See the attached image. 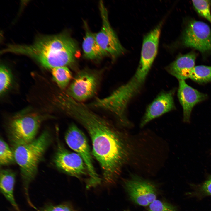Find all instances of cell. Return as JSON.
<instances>
[{
  "instance_id": "cell-3",
  "label": "cell",
  "mask_w": 211,
  "mask_h": 211,
  "mask_svg": "<svg viewBox=\"0 0 211 211\" xmlns=\"http://www.w3.org/2000/svg\"><path fill=\"white\" fill-rule=\"evenodd\" d=\"M52 141L49 131L45 130L32 142L13 148L16 163L19 166L25 194L31 206L29 194L30 183L36 176L38 167Z\"/></svg>"
},
{
  "instance_id": "cell-22",
  "label": "cell",
  "mask_w": 211,
  "mask_h": 211,
  "mask_svg": "<svg viewBox=\"0 0 211 211\" xmlns=\"http://www.w3.org/2000/svg\"><path fill=\"white\" fill-rule=\"evenodd\" d=\"M38 211H76L73 207L68 203L54 205H49Z\"/></svg>"
},
{
  "instance_id": "cell-20",
  "label": "cell",
  "mask_w": 211,
  "mask_h": 211,
  "mask_svg": "<svg viewBox=\"0 0 211 211\" xmlns=\"http://www.w3.org/2000/svg\"><path fill=\"white\" fill-rule=\"evenodd\" d=\"M12 80L11 75L9 70L4 66L1 65L0 68V93L3 94L9 87Z\"/></svg>"
},
{
  "instance_id": "cell-8",
  "label": "cell",
  "mask_w": 211,
  "mask_h": 211,
  "mask_svg": "<svg viewBox=\"0 0 211 211\" xmlns=\"http://www.w3.org/2000/svg\"><path fill=\"white\" fill-rule=\"evenodd\" d=\"M99 7L102 26L100 31L95 34V38L101 48L110 55L113 59H115L124 54L125 50L110 25L107 10L101 1L99 2Z\"/></svg>"
},
{
  "instance_id": "cell-14",
  "label": "cell",
  "mask_w": 211,
  "mask_h": 211,
  "mask_svg": "<svg viewBox=\"0 0 211 211\" xmlns=\"http://www.w3.org/2000/svg\"><path fill=\"white\" fill-rule=\"evenodd\" d=\"M0 173L1 192L16 211H21L14 196L16 173L10 169H2L1 170Z\"/></svg>"
},
{
  "instance_id": "cell-7",
  "label": "cell",
  "mask_w": 211,
  "mask_h": 211,
  "mask_svg": "<svg viewBox=\"0 0 211 211\" xmlns=\"http://www.w3.org/2000/svg\"><path fill=\"white\" fill-rule=\"evenodd\" d=\"M101 73L85 69L78 72L67 90V93L79 102L93 96L99 85Z\"/></svg>"
},
{
  "instance_id": "cell-4",
  "label": "cell",
  "mask_w": 211,
  "mask_h": 211,
  "mask_svg": "<svg viewBox=\"0 0 211 211\" xmlns=\"http://www.w3.org/2000/svg\"><path fill=\"white\" fill-rule=\"evenodd\" d=\"M45 118L42 115L30 113L20 115L12 119L8 124L7 133L13 148L34 140Z\"/></svg>"
},
{
  "instance_id": "cell-23",
  "label": "cell",
  "mask_w": 211,
  "mask_h": 211,
  "mask_svg": "<svg viewBox=\"0 0 211 211\" xmlns=\"http://www.w3.org/2000/svg\"><path fill=\"white\" fill-rule=\"evenodd\" d=\"M201 190L204 194L211 196V177L202 184Z\"/></svg>"
},
{
  "instance_id": "cell-1",
  "label": "cell",
  "mask_w": 211,
  "mask_h": 211,
  "mask_svg": "<svg viewBox=\"0 0 211 211\" xmlns=\"http://www.w3.org/2000/svg\"><path fill=\"white\" fill-rule=\"evenodd\" d=\"M63 109L88 132L92 142V154L101 166L104 182L114 183L128 155L122 135L87 105L71 97L65 101Z\"/></svg>"
},
{
  "instance_id": "cell-17",
  "label": "cell",
  "mask_w": 211,
  "mask_h": 211,
  "mask_svg": "<svg viewBox=\"0 0 211 211\" xmlns=\"http://www.w3.org/2000/svg\"><path fill=\"white\" fill-rule=\"evenodd\" d=\"M53 78L58 86L62 89L65 88L72 78V74L66 66L60 67L52 69Z\"/></svg>"
},
{
  "instance_id": "cell-13",
  "label": "cell",
  "mask_w": 211,
  "mask_h": 211,
  "mask_svg": "<svg viewBox=\"0 0 211 211\" xmlns=\"http://www.w3.org/2000/svg\"><path fill=\"white\" fill-rule=\"evenodd\" d=\"M197 56V54L194 51L185 54L180 55L177 56L173 61L166 66V70L178 80H181L185 73L195 66Z\"/></svg>"
},
{
  "instance_id": "cell-24",
  "label": "cell",
  "mask_w": 211,
  "mask_h": 211,
  "mask_svg": "<svg viewBox=\"0 0 211 211\" xmlns=\"http://www.w3.org/2000/svg\"><path fill=\"white\" fill-rule=\"evenodd\" d=\"M125 211H130V210L128 209V210H125Z\"/></svg>"
},
{
  "instance_id": "cell-21",
  "label": "cell",
  "mask_w": 211,
  "mask_h": 211,
  "mask_svg": "<svg viewBox=\"0 0 211 211\" xmlns=\"http://www.w3.org/2000/svg\"><path fill=\"white\" fill-rule=\"evenodd\" d=\"M147 211H176L171 205L164 201L156 199L149 205Z\"/></svg>"
},
{
  "instance_id": "cell-19",
  "label": "cell",
  "mask_w": 211,
  "mask_h": 211,
  "mask_svg": "<svg viewBox=\"0 0 211 211\" xmlns=\"http://www.w3.org/2000/svg\"><path fill=\"white\" fill-rule=\"evenodd\" d=\"M193 6L198 14L211 24L210 6L211 1L208 0H192Z\"/></svg>"
},
{
  "instance_id": "cell-18",
  "label": "cell",
  "mask_w": 211,
  "mask_h": 211,
  "mask_svg": "<svg viewBox=\"0 0 211 211\" xmlns=\"http://www.w3.org/2000/svg\"><path fill=\"white\" fill-rule=\"evenodd\" d=\"M13 149L1 137L0 140V164L7 166L16 163Z\"/></svg>"
},
{
  "instance_id": "cell-15",
  "label": "cell",
  "mask_w": 211,
  "mask_h": 211,
  "mask_svg": "<svg viewBox=\"0 0 211 211\" xmlns=\"http://www.w3.org/2000/svg\"><path fill=\"white\" fill-rule=\"evenodd\" d=\"M82 47L84 57L89 59H99L108 55L98 43L95 34L88 30L86 31Z\"/></svg>"
},
{
  "instance_id": "cell-6",
  "label": "cell",
  "mask_w": 211,
  "mask_h": 211,
  "mask_svg": "<svg viewBox=\"0 0 211 211\" xmlns=\"http://www.w3.org/2000/svg\"><path fill=\"white\" fill-rule=\"evenodd\" d=\"M180 40L183 47L194 48L203 55L211 54V29L205 22L189 19Z\"/></svg>"
},
{
  "instance_id": "cell-16",
  "label": "cell",
  "mask_w": 211,
  "mask_h": 211,
  "mask_svg": "<svg viewBox=\"0 0 211 211\" xmlns=\"http://www.w3.org/2000/svg\"><path fill=\"white\" fill-rule=\"evenodd\" d=\"M188 78L200 84L211 82V66H195L184 74L182 80H185Z\"/></svg>"
},
{
  "instance_id": "cell-12",
  "label": "cell",
  "mask_w": 211,
  "mask_h": 211,
  "mask_svg": "<svg viewBox=\"0 0 211 211\" xmlns=\"http://www.w3.org/2000/svg\"><path fill=\"white\" fill-rule=\"evenodd\" d=\"M178 80V97L183 109V121L188 122L194 107L205 100L207 96L188 85L185 80Z\"/></svg>"
},
{
  "instance_id": "cell-9",
  "label": "cell",
  "mask_w": 211,
  "mask_h": 211,
  "mask_svg": "<svg viewBox=\"0 0 211 211\" xmlns=\"http://www.w3.org/2000/svg\"><path fill=\"white\" fill-rule=\"evenodd\" d=\"M57 146L53 162L56 167L63 172L78 178L88 173L82 158L77 154L68 150L57 137Z\"/></svg>"
},
{
  "instance_id": "cell-10",
  "label": "cell",
  "mask_w": 211,
  "mask_h": 211,
  "mask_svg": "<svg viewBox=\"0 0 211 211\" xmlns=\"http://www.w3.org/2000/svg\"><path fill=\"white\" fill-rule=\"evenodd\" d=\"M124 188L131 200L140 206H146L156 199L155 185L138 176H133L124 181Z\"/></svg>"
},
{
  "instance_id": "cell-2",
  "label": "cell",
  "mask_w": 211,
  "mask_h": 211,
  "mask_svg": "<svg viewBox=\"0 0 211 211\" xmlns=\"http://www.w3.org/2000/svg\"><path fill=\"white\" fill-rule=\"evenodd\" d=\"M77 50L75 41L66 33L38 38L30 45H10L2 51L25 55L47 68L73 64Z\"/></svg>"
},
{
  "instance_id": "cell-11",
  "label": "cell",
  "mask_w": 211,
  "mask_h": 211,
  "mask_svg": "<svg viewBox=\"0 0 211 211\" xmlns=\"http://www.w3.org/2000/svg\"><path fill=\"white\" fill-rule=\"evenodd\" d=\"M174 92L172 90L163 91L158 95L147 107L140 124L141 127L175 108Z\"/></svg>"
},
{
  "instance_id": "cell-5",
  "label": "cell",
  "mask_w": 211,
  "mask_h": 211,
  "mask_svg": "<svg viewBox=\"0 0 211 211\" xmlns=\"http://www.w3.org/2000/svg\"><path fill=\"white\" fill-rule=\"evenodd\" d=\"M65 139L68 146L80 156L85 164L89 176L86 187L99 183L101 179L95 170L89 146L84 133L75 125L72 124L66 132Z\"/></svg>"
}]
</instances>
